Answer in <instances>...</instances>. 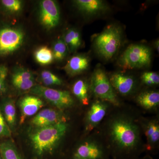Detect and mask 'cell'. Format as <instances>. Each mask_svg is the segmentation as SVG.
<instances>
[{
    "label": "cell",
    "instance_id": "6da1fadb",
    "mask_svg": "<svg viewBox=\"0 0 159 159\" xmlns=\"http://www.w3.org/2000/svg\"><path fill=\"white\" fill-rule=\"evenodd\" d=\"M99 134L111 159H133L145 150L141 121L125 111H117L103 121Z\"/></svg>",
    "mask_w": 159,
    "mask_h": 159
},
{
    "label": "cell",
    "instance_id": "7a4b0ae2",
    "mask_svg": "<svg viewBox=\"0 0 159 159\" xmlns=\"http://www.w3.org/2000/svg\"><path fill=\"white\" fill-rule=\"evenodd\" d=\"M68 127L65 122L34 128L29 134V139L35 153L41 156L53 152L66 135Z\"/></svg>",
    "mask_w": 159,
    "mask_h": 159
},
{
    "label": "cell",
    "instance_id": "3957f363",
    "mask_svg": "<svg viewBox=\"0 0 159 159\" xmlns=\"http://www.w3.org/2000/svg\"><path fill=\"white\" fill-rule=\"evenodd\" d=\"M122 39V30L120 26L109 25L95 38L94 48L100 57L110 60L119 51Z\"/></svg>",
    "mask_w": 159,
    "mask_h": 159
},
{
    "label": "cell",
    "instance_id": "277c9868",
    "mask_svg": "<svg viewBox=\"0 0 159 159\" xmlns=\"http://www.w3.org/2000/svg\"><path fill=\"white\" fill-rule=\"evenodd\" d=\"M71 159H111L108 148L99 133L89 135L77 145Z\"/></svg>",
    "mask_w": 159,
    "mask_h": 159
},
{
    "label": "cell",
    "instance_id": "5b68a950",
    "mask_svg": "<svg viewBox=\"0 0 159 159\" xmlns=\"http://www.w3.org/2000/svg\"><path fill=\"white\" fill-rule=\"evenodd\" d=\"M152 59L151 50L143 44H132L129 46L118 60V65L125 70L147 67Z\"/></svg>",
    "mask_w": 159,
    "mask_h": 159
},
{
    "label": "cell",
    "instance_id": "8992f818",
    "mask_svg": "<svg viewBox=\"0 0 159 159\" xmlns=\"http://www.w3.org/2000/svg\"><path fill=\"white\" fill-rule=\"evenodd\" d=\"M90 89L98 99L119 107L120 102L116 91L104 70L101 68L95 69L91 77Z\"/></svg>",
    "mask_w": 159,
    "mask_h": 159
},
{
    "label": "cell",
    "instance_id": "52a82bcc",
    "mask_svg": "<svg viewBox=\"0 0 159 159\" xmlns=\"http://www.w3.org/2000/svg\"><path fill=\"white\" fill-rule=\"evenodd\" d=\"M31 94L45 99L57 109L63 111L72 107L74 99L70 92L51 89L41 85H35L30 90Z\"/></svg>",
    "mask_w": 159,
    "mask_h": 159
},
{
    "label": "cell",
    "instance_id": "ba28073f",
    "mask_svg": "<svg viewBox=\"0 0 159 159\" xmlns=\"http://www.w3.org/2000/svg\"><path fill=\"white\" fill-rule=\"evenodd\" d=\"M24 33L20 29L5 27L0 29V55L11 54L22 45Z\"/></svg>",
    "mask_w": 159,
    "mask_h": 159
},
{
    "label": "cell",
    "instance_id": "9c48e42d",
    "mask_svg": "<svg viewBox=\"0 0 159 159\" xmlns=\"http://www.w3.org/2000/svg\"><path fill=\"white\" fill-rule=\"evenodd\" d=\"M40 21L48 29L55 28L59 24L60 13L57 3L52 0H43L40 3Z\"/></svg>",
    "mask_w": 159,
    "mask_h": 159
},
{
    "label": "cell",
    "instance_id": "30bf717a",
    "mask_svg": "<svg viewBox=\"0 0 159 159\" xmlns=\"http://www.w3.org/2000/svg\"><path fill=\"white\" fill-rule=\"evenodd\" d=\"M108 102L97 99L91 104L86 116L85 130L90 133L103 121L108 112Z\"/></svg>",
    "mask_w": 159,
    "mask_h": 159
},
{
    "label": "cell",
    "instance_id": "8fae6325",
    "mask_svg": "<svg viewBox=\"0 0 159 159\" xmlns=\"http://www.w3.org/2000/svg\"><path fill=\"white\" fill-rule=\"evenodd\" d=\"M66 117L62 111L53 108H46L39 111L31 119V125L38 128L67 122Z\"/></svg>",
    "mask_w": 159,
    "mask_h": 159
},
{
    "label": "cell",
    "instance_id": "7c38bea8",
    "mask_svg": "<svg viewBox=\"0 0 159 159\" xmlns=\"http://www.w3.org/2000/svg\"><path fill=\"white\" fill-rule=\"evenodd\" d=\"M109 80L115 91L122 96L130 95L137 88V83L134 77L122 72L112 74Z\"/></svg>",
    "mask_w": 159,
    "mask_h": 159
},
{
    "label": "cell",
    "instance_id": "4fadbf2b",
    "mask_svg": "<svg viewBox=\"0 0 159 159\" xmlns=\"http://www.w3.org/2000/svg\"><path fill=\"white\" fill-rule=\"evenodd\" d=\"M74 3L81 13L89 17L105 13L109 9L107 3L102 0H76Z\"/></svg>",
    "mask_w": 159,
    "mask_h": 159
},
{
    "label": "cell",
    "instance_id": "5bb4252c",
    "mask_svg": "<svg viewBox=\"0 0 159 159\" xmlns=\"http://www.w3.org/2000/svg\"><path fill=\"white\" fill-rule=\"evenodd\" d=\"M143 131L146 138L145 150L154 152L158 147L159 124L157 119L141 121Z\"/></svg>",
    "mask_w": 159,
    "mask_h": 159
},
{
    "label": "cell",
    "instance_id": "9a60e30c",
    "mask_svg": "<svg viewBox=\"0 0 159 159\" xmlns=\"http://www.w3.org/2000/svg\"><path fill=\"white\" fill-rule=\"evenodd\" d=\"M44 106L43 100L35 96H27L21 99L19 102L20 110V123L26 118L34 116Z\"/></svg>",
    "mask_w": 159,
    "mask_h": 159
},
{
    "label": "cell",
    "instance_id": "2e32d148",
    "mask_svg": "<svg viewBox=\"0 0 159 159\" xmlns=\"http://www.w3.org/2000/svg\"><path fill=\"white\" fill-rule=\"evenodd\" d=\"M90 64V58L84 54H77L70 58L64 67L67 74L74 76L87 70Z\"/></svg>",
    "mask_w": 159,
    "mask_h": 159
},
{
    "label": "cell",
    "instance_id": "e0dca14e",
    "mask_svg": "<svg viewBox=\"0 0 159 159\" xmlns=\"http://www.w3.org/2000/svg\"><path fill=\"white\" fill-rule=\"evenodd\" d=\"M0 109L4 119L10 129L16 126V112L14 101L10 98H5L2 100Z\"/></svg>",
    "mask_w": 159,
    "mask_h": 159
},
{
    "label": "cell",
    "instance_id": "ac0fdd59",
    "mask_svg": "<svg viewBox=\"0 0 159 159\" xmlns=\"http://www.w3.org/2000/svg\"><path fill=\"white\" fill-rule=\"evenodd\" d=\"M136 101L142 108L147 110L157 108L159 105L158 91H146L137 96Z\"/></svg>",
    "mask_w": 159,
    "mask_h": 159
},
{
    "label": "cell",
    "instance_id": "d6986e66",
    "mask_svg": "<svg viewBox=\"0 0 159 159\" xmlns=\"http://www.w3.org/2000/svg\"><path fill=\"white\" fill-rule=\"evenodd\" d=\"M90 87L85 80L79 79L75 81L72 87V92L74 96L84 105H88L89 103V89Z\"/></svg>",
    "mask_w": 159,
    "mask_h": 159
},
{
    "label": "cell",
    "instance_id": "ffe728a7",
    "mask_svg": "<svg viewBox=\"0 0 159 159\" xmlns=\"http://www.w3.org/2000/svg\"><path fill=\"white\" fill-rule=\"evenodd\" d=\"M62 38L67 46L69 51L71 52L77 51L82 45L80 33L78 30L74 28L68 29Z\"/></svg>",
    "mask_w": 159,
    "mask_h": 159
},
{
    "label": "cell",
    "instance_id": "44dd1931",
    "mask_svg": "<svg viewBox=\"0 0 159 159\" xmlns=\"http://www.w3.org/2000/svg\"><path fill=\"white\" fill-rule=\"evenodd\" d=\"M0 152L3 159H22L14 144L10 141L0 144Z\"/></svg>",
    "mask_w": 159,
    "mask_h": 159
},
{
    "label": "cell",
    "instance_id": "7402d4cb",
    "mask_svg": "<svg viewBox=\"0 0 159 159\" xmlns=\"http://www.w3.org/2000/svg\"><path fill=\"white\" fill-rule=\"evenodd\" d=\"M34 57L36 61L42 65L51 63L54 58L52 50L46 46L36 50L34 53Z\"/></svg>",
    "mask_w": 159,
    "mask_h": 159
},
{
    "label": "cell",
    "instance_id": "603a6c76",
    "mask_svg": "<svg viewBox=\"0 0 159 159\" xmlns=\"http://www.w3.org/2000/svg\"><path fill=\"white\" fill-rule=\"evenodd\" d=\"M69 50L64 41L61 38L58 39L55 42L53 47L54 58L57 61H61L67 56Z\"/></svg>",
    "mask_w": 159,
    "mask_h": 159
},
{
    "label": "cell",
    "instance_id": "cb8c5ba5",
    "mask_svg": "<svg viewBox=\"0 0 159 159\" xmlns=\"http://www.w3.org/2000/svg\"><path fill=\"white\" fill-rule=\"evenodd\" d=\"M42 82L46 86L60 85L62 84V81L57 76L50 71H43L41 74Z\"/></svg>",
    "mask_w": 159,
    "mask_h": 159
},
{
    "label": "cell",
    "instance_id": "d4e9b609",
    "mask_svg": "<svg viewBox=\"0 0 159 159\" xmlns=\"http://www.w3.org/2000/svg\"><path fill=\"white\" fill-rule=\"evenodd\" d=\"M33 73L29 70L25 69H17L12 76V83L26 81L34 79Z\"/></svg>",
    "mask_w": 159,
    "mask_h": 159
},
{
    "label": "cell",
    "instance_id": "484cf974",
    "mask_svg": "<svg viewBox=\"0 0 159 159\" xmlns=\"http://www.w3.org/2000/svg\"><path fill=\"white\" fill-rule=\"evenodd\" d=\"M142 83L146 85H157L159 84V76L154 72H146L141 77Z\"/></svg>",
    "mask_w": 159,
    "mask_h": 159
},
{
    "label": "cell",
    "instance_id": "4316f807",
    "mask_svg": "<svg viewBox=\"0 0 159 159\" xmlns=\"http://www.w3.org/2000/svg\"><path fill=\"white\" fill-rule=\"evenodd\" d=\"M2 3L6 9L11 12H19L22 8V2L19 0H3Z\"/></svg>",
    "mask_w": 159,
    "mask_h": 159
},
{
    "label": "cell",
    "instance_id": "83f0119b",
    "mask_svg": "<svg viewBox=\"0 0 159 159\" xmlns=\"http://www.w3.org/2000/svg\"><path fill=\"white\" fill-rule=\"evenodd\" d=\"M11 131L3 117L0 109V137H10Z\"/></svg>",
    "mask_w": 159,
    "mask_h": 159
},
{
    "label": "cell",
    "instance_id": "f1b7e54d",
    "mask_svg": "<svg viewBox=\"0 0 159 159\" xmlns=\"http://www.w3.org/2000/svg\"><path fill=\"white\" fill-rule=\"evenodd\" d=\"M16 88L20 90H30L35 85V80L34 79L30 80L24 81H19L12 83Z\"/></svg>",
    "mask_w": 159,
    "mask_h": 159
},
{
    "label": "cell",
    "instance_id": "f546056e",
    "mask_svg": "<svg viewBox=\"0 0 159 159\" xmlns=\"http://www.w3.org/2000/svg\"><path fill=\"white\" fill-rule=\"evenodd\" d=\"M8 74V69L5 66H0V78L4 82Z\"/></svg>",
    "mask_w": 159,
    "mask_h": 159
},
{
    "label": "cell",
    "instance_id": "4dcf8cb0",
    "mask_svg": "<svg viewBox=\"0 0 159 159\" xmlns=\"http://www.w3.org/2000/svg\"><path fill=\"white\" fill-rule=\"evenodd\" d=\"M5 90V82H3L2 80L0 78V94L3 93Z\"/></svg>",
    "mask_w": 159,
    "mask_h": 159
},
{
    "label": "cell",
    "instance_id": "1f68e13d",
    "mask_svg": "<svg viewBox=\"0 0 159 159\" xmlns=\"http://www.w3.org/2000/svg\"><path fill=\"white\" fill-rule=\"evenodd\" d=\"M133 159H153V158L149 155H146L144 156L140 157H139Z\"/></svg>",
    "mask_w": 159,
    "mask_h": 159
},
{
    "label": "cell",
    "instance_id": "d6a6232c",
    "mask_svg": "<svg viewBox=\"0 0 159 159\" xmlns=\"http://www.w3.org/2000/svg\"><path fill=\"white\" fill-rule=\"evenodd\" d=\"M159 40H157L154 43V45H155V47L157 51L158 52H159Z\"/></svg>",
    "mask_w": 159,
    "mask_h": 159
},
{
    "label": "cell",
    "instance_id": "836d02e7",
    "mask_svg": "<svg viewBox=\"0 0 159 159\" xmlns=\"http://www.w3.org/2000/svg\"><path fill=\"white\" fill-rule=\"evenodd\" d=\"M0 159H1V157H0Z\"/></svg>",
    "mask_w": 159,
    "mask_h": 159
}]
</instances>
